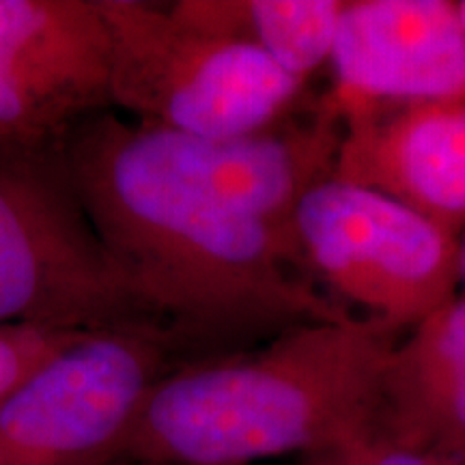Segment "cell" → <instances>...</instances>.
Segmentation results:
<instances>
[{
  "label": "cell",
  "mask_w": 465,
  "mask_h": 465,
  "mask_svg": "<svg viewBox=\"0 0 465 465\" xmlns=\"http://www.w3.org/2000/svg\"><path fill=\"white\" fill-rule=\"evenodd\" d=\"M457 11H459V17H461V25L465 28V0H461V3H457Z\"/></svg>",
  "instance_id": "obj_15"
},
{
  "label": "cell",
  "mask_w": 465,
  "mask_h": 465,
  "mask_svg": "<svg viewBox=\"0 0 465 465\" xmlns=\"http://www.w3.org/2000/svg\"><path fill=\"white\" fill-rule=\"evenodd\" d=\"M459 465H465V461H459Z\"/></svg>",
  "instance_id": "obj_16"
},
{
  "label": "cell",
  "mask_w": 465,
  "mask_h": 465,
  "mask_svg": "<svg viewBox=\"0 0 465 465\" xmlns=\"http://www.w3.org/2000/svg\"><path fill=\"white\" fill-rule=\"evenodd\" d=\"M330 102L342 124L332 179L380 192L461 235L465 102Z\"/></svg>",
  "instance_id": "obj_8"
},
{
  "label": "cell",
  "mask_w": 465,
  "mask_h": 465,
  "mask_svg": "<svg viewBox=\"0 0 465 465\" xmlns=\"http://www.w3.org/2000/svg\"><path fill=\"white\" fill-rule=\"evenodd\" d=\"M293 232L311 276L362 317L407 332L459 295V235L380 192L328 179L302 199Z\"/></svg>",
  "instance_id": "obj_5"
},
{
  "label": "cell",
  "mask_w": 465,
  "mask_h": 465,
  "mask_svg": "<svg viewBox=\"0 0 465 465\" xmlns=\"http://www.w3.org/2000/svg\"><path fill=\"white\" fill-rule=\"evenodd\" d=\"M78 336L83 334L0 325V401Z\"/></svg>",
  "instance_id": "obj_12"
},
{
  "label": "cell",
  "mask_w": 465,
  "mask_h": 465,
  "mask_svg": "<svg viewBox=\"0 0 465 465\" xmlns=\"http://www.w3.org/2000/svg\"><path fill=\"white\" fill-rule=\"evenodd\" d=\"M0 325L158 334L188 362L102 242L61 153L0 164Z\"/></svg>",
  "instance_id": "obj_3"
},
{
  "label": "cell",
  "mask_w": 465,
  "mask_h": 465,
  "mask_svg": "<svg viewBox=\"0 0 465 465\" xmlns=\"http://www.w3.org/2000/svg\"><path fill=\"white\" fill-rule=\"evenodd\" d=\"M383 441L465 461V362L452 371L444 386L414 416L407 418Z\"/></svg>",
  "instance_id": "obj_11"
},
{
  "label": "cell",
  "mask_w": 465,
  "mask_h": 465,
  "mask_svg": "<svg viewBox=\"0 0 465 465\" xmlns=\"http://www.w3.org/2000/svg\"><path fill=\"white\" fill-rule=\"evenodd\" d=\"M110 108L100 0H0V164L61 153Z\"/></svg>",
  "instance_id": "obj_7"
},
{
  "label": "cell",
  "mask_w": 465,
  "mask_h": 465,
  "mask_svg": "<svg viewBox=\"0 0 465 465\" xmlns=\"http://www.w3.org/2000/svg\"><path fill=\"white\" fill-rule=\"evenodd\" d=\"M102 242L190 362L246 353L347 308L317 289L304 261L183 164L164 127L113 110L61 151Z\"/></svg>",
  "instance_id": "obj_1"
},
{
  "label": "cell",
  "mask_w": 465,
  "mask_h": 465,
  "mask_svg": "<svg viewBox=\"0 0 465 465\" xmlns=\"http://www.w3.org/2000/svg\"><path fill=\"white\" fill-rule=\"evenodd\" d=\"M110 35V97L136 121L231 138L281 121L306 80L173 15L168 5L100 0Z\"/></svg>",
  "instance_id": "obj_4"
},
{
  "label": "cell",
  "mask_w": 465,
  "mask_h": 465,
  "mask_svg": "<svg viewBox=\"0 0 465 465\" xmlns=\"http://www.w3.org/2000/svg\"><path fill=\"white\" fill-rule=\"evenodd\" d=\"M459 270H461V282H465V231L459 235Z\"/></svg>",
  "instance_id": "obj_14"
},
{
  "label": "cell",
  "mask_w": 465,
  "mask_h": 465,
  "mask_svg": "<svg viewBox=\"0 0 465 465\" xmlns=\"http://www.w3.org/2000/svg\"><path fill=\"white\" fill-rule=\"evenodd\" d=\"M319 465H459V461L444 459L431 452L403 449L377 438H371L336 455L312 457Z\"/></svg>",
  "instance_id": "obj_13"
},
{
  "label": "cell",
  "mask_w": 465,
  "mask_h": 465,
  "mask_svg": "<svg viewBox=\"0 0 465 465\" xmlns=\"http://www.w3.org/2000/svg\"><path fill=\"white\" fill-rule=\"evenodd\" d=\"M166 132L183 164L207 188L263 223L302 259L293 232L295 212L308 192L332 179L341 147L342 124L332 102L306 124H274L231 138Z\"/></svg>",
  "instance_id": "obj_9"
},
{
  "label": "cell",
  "mask_w": 465,
  "mask_h": 465,
  "mask_svg": "<svg viewBox=\"0 0 465 465\" xmlns=\"http://www.w3.org/2000/svg\"><path fill=\"white\" fill-rule=\"evenodd\" d=\"M183 364L158 334L78 336L0 401V465H121L149 392Z\"/></svg>",
  "instance_id": "obj_6"
},
{
  "label": "cell",
  "mask_w": 465,
  "mask_h": 465,
  "mask_svg": "<svg viewBox=\"0 0 465 465\" xmlns=\"http://www.w3.org/2000/svg\"><path fill=\"white\" fill-rule=\"evenodd\" d=\"M403 334L351 315L177 366L138 411L121 465H248L351 449L373 438L383 371Z\"/></svg>",
  "instance_id": "obj_2"
},
{
  "label": "cell",
  "mask_w": 465,
  "mask_h": 465,
  "mask_svg": "<svg viewBox=\"0 0 465 465\" xmlns=\"http://www.w3.org/2000/svg\"><path fill=\"white\" fill-rule=\"evenodd\" d=\"M345 0H179L168 9L185 25L248 45L306 80L330 61Z\"/></svg>",
  "instance_id": "obj_10"
},
{
  "label": "cell",
  "mask_w": 465,
  "mask_h": 465,
  "mask_svg": "<svg viewBox=\"0 0 465 465\" xmlns=\"http://www.w3.org/2000/svg\"><path fill=\"white\" fill-rule=\"evenodd\" d=\"M312 465H319V463H315V461H312Z\"/></svg>",
  "instance_id": "obj_17"
}]
</instances>
